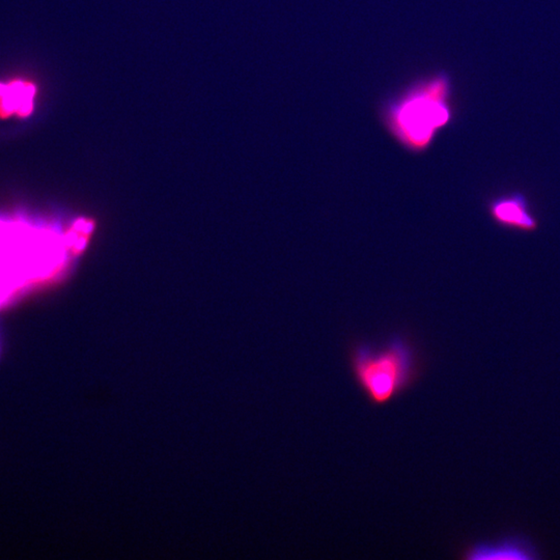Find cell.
<instances>
[{
    "instance_id": "obj_1",
    "label": "cell",
    "mask_w": 560,
    "mask_h": 560,
    "mask_svg": "<svg viewBox=\"0 0 560 560\" xmlns=\"http://www.w3.org/2000/svg\"><path fill=\"white\" fill-rule=\"evenodd\" d=\"M381 119L403 147L413 153L426 151L450 122V81L444 75L417 80L387 100Z\"/></svg>"
},
{
    "instance_id": "obj_2",
    "label": "cell",
    "mask_w": 560,
    "mask_h": 560,
    "mask_svg": "<svg viewBox=\"0 0 560 560\" xmlns=\"http://www.w3.org/2000/svg\"><path fill=\"white\" fill-rule=\"evenodd\" d=\"M356 382L374 405L391 402L412 384L417 375L413 348L401 337L380 348L362 344L351 354Z\"/></svg>"
},
{
    "instance_id": "obj_3",
    "label": "cell",
    "mask_w": 560,
    "mask_h": 560,
    "mask_svg": "<svg viewBox=\"0 0 560 560\" xmlns=\"http://www.w3.org/2000/svg\"><path fill=\"white\" fill-rule=\"evenodd\" d=\"M537 553L536 547L527 539L507 537L473 544L465 549L463 557L470 560H530L539 559Z\"/></svg>"
},
{
    "instance_id": "obj_4",
    "label": "cell",
    "mask_w": 560,
    "mask_h": 560,
    "mask_svg": "<svg viewBox=\"0 0 560 560\" xmlns=\"http://www.w3.org/2000/svg\"><path fill=\"white\" fill-rule=\"evenodd\" d=\"M490 213L496 222L507 228L524 232L537 230V220L530 212L527 199L522 194L501 196L492 201Z\"/></svg>"
},
{
    "instance_id": "obj_5",
    "label": "cell",
    "mask_w": 560,
    "mask_h": 560,
    "mask_svg": "<svg viewBox=\"0 0 560 560\" xmlns=\"http://www.w3.org/2000/svg\"><path fill=\"white\" fill-rule=\"evenodd\" d=\"M8 94V85H0V100L4 99Z\"/></svg>"
}]
</instances>
